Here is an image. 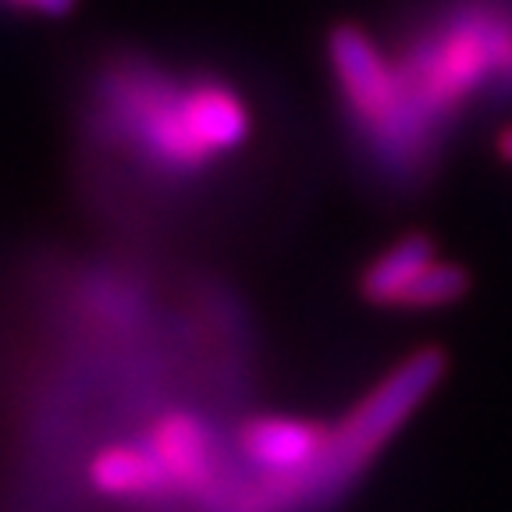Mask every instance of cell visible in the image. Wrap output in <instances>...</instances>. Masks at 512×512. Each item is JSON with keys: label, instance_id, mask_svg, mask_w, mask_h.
I'll return each mask as SVG.
<instances>
[{"label": "cell", "instance_id": "cell-1", "mask_svg": "<svg viewBox=\"0 0 512 512\" xmlns=\"http://www.w3.org/2000/svg\"><path fill=\"white\" fill-rule=\"evenodd\" d=\"M441 374H445V356L438 349H420L384 377L374 392L345 416V424H338L331 434L328 459L320 466L324 488L331 491L335 484H342L345 473L360 470L416 413V406L438 388Z\"/></svg>", "mask_w": 512, "mask_h": 512}, {"label": "cell", "instance_id": "cell-2", "mask_svg": "<svg viewBox=\"0 0 512 512\" xmlns=\"http://www.w3.org/2000/svg\"><path fill=\"white\" fill-rule=\"evenodd\" d=\"M328 57L335 68V79L349 111L363 121L384 125L399 107V68H395L384 50L356 25H338L328 40Z\"/></svg>", "mask_w": 512, "mask_h": 512}, {"label": "cell", "instance_id": "cell-3", "mask_svg": "<svg viewBox=\"0 0 512 512\" xmlns=\"http://www.w3.org/2000/svg\"><path fill=\"white\" fill-rule=\"evenodd\" d=\"M146 445L160 459L171 488L182 498H200L217 488V445L200 416L192 413H164L146 431Z\"/></svg>", "mask_w": 512, "mask_h": 512}, {"label": "cell", "instance_id": "cell-4", "mask_svg": "<svg viewBox=\"0 0 512 512\" xmlns=\"http://www.w3.org/2000/svg\"><path fill=\"white\" fill-rule=\"evenodd\" d=\"M86 477L89 488L111 502L157 505L175 498L168 473L146 441H114V445L96 448V456L86 466Z\"/></svg>", "mask_w": 512, "mask_h": 512}, {"label": "cell", "instance_id": "cell-5", "mask_svg": "<svg viewBox=\"0 0 512 512\" xmlns=\"http://www.w3.org/2000/svg\"><path fill=\"white\" fill-rule=\"evenodd\" d=\"M182 121L207 157L239 150L249 139V111L232 89L192 86L182 93Z\"/></svg>", "mask_w": 512, "mask_h": 512}, {"label": "cell", "instance_id": "cell-6", "mask_svg": "<svg viewBox=\"0 0 512 512\" xmlns=\"http://www.w3.org/2000/svg\"><path fill=\"white\" fill-rule=\"evenodd\" d=\"M434 260H438V249H434V242L427 239L424 232L402 235L399 242H392V246L384 249L374 264L363 271V278H360L363 299H370V303H377V306H399L402 296H406V288L413 285Z\"/></svg>", "mask_w": 512, "mask_h": 512}, {"label": "cell", "instance_id": "cell-7", "mask_svg": "<svg viewBox=\"0 0 512 512\" xmlns=\"http://www.w3.org/2000/svg\"><path fill=\"white\" fill-rule=\"evenodd\" d=\"M466 288H470V274H466L463 267L434 260V264L406 288V296H402L399 306H406V310H441V306H452L456 299H463Z\"/></svg>", "mask_w": 512, "mask_h": 512}, {"label": "cell", "instance_id": "cell-8", "mask_svg": "<svg viewBox=\"0 0 512 512\" xmlns=\"http://www.w3.org/2000/svg\"><path fill=\"white\" fill-rule=\"evenodd\" d=\"M11 4H18V8L25 11H36V15H68V11L75 8V0H11Z\"/></svg>", "mask_w": 512, "mask_h": 512}, {"label": "cell", "instance_id": "cell-9", "mask_svg": "<svg viewBox=\"0 0 512 512\" xmlns=\"http://www.w3.org/2000/svg\"><path fill=\"white\" fill-rule=\"evenodd\" d=\"M498 153H502V160L512 164V125H505L502 132H498Z\"/></svg>", "mask_w": 512, "mask_h": 512}]
</instances>
